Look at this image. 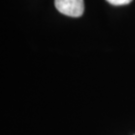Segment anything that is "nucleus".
<instances>
[{"label": "nucleus", "mask_w": 135, "mask_h": 135, "mask_svg": "<svg viewBox=\"0 0 135 135\" xmlns=\"http://www.w3.org/2000/svg\"><path fill=\"white\" fill-rule=\"evenodd\" d=\"M56 9L70 17H80L84 12L83 0H54Z\"/></svg>", "instance_id": "1"}, {"label": "nucleus", "mask_w": 135, "mask_h": 135, "mask_svg": "<svg viewBox=\"0 0 135 135\" xmlns=\"http://www.w3.org/2000/svg\"><path fill=\"white\" fill-rule=\"evenodd\" d=\"M107 2H109L112 5H116V6H120V5H126L129 4L132 0H106Z\"/></svg>", "instance_id": "2"}]
</instances>
